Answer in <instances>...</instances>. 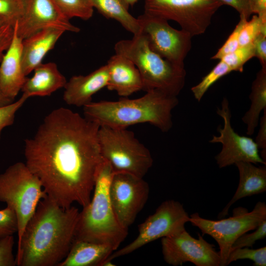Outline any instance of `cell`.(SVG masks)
<instances>
[{
	"label": "cell",
	"instance_id": "cell-32",
	"mask_svg": "<svg viewBox=\"0 0 266 266\" xmlns=\"http://www.w3.org/2000/svg\"><path fill=\"white\" fill-rule=\"evenodd\" d=\"M28 98L27 95L23 94L18 100L0 107V138L2 130L13 124L16 112Z\"/></svg>",
	"mask_w": 266,
	"mask_h": 266
},
{
	"label": "cell",
	"instance_id": "cell-13",
	"mask_svg": "<svg viewBox=\"0 0 266 266\" xmlns=\"http://www.w3.org/2000/svg\"><path fill=\"white\" fill-rule=\"evenodd\" d=\"M217 113L222 118L224 125L223 128H218L219 135H213L209 142L222 144L221 151L215 157L219 167H225L238 162L266 165L255 141L251 137L238 134L232 128L229 102L226 98H223L221 107L217 108Z\"/></svg>",
	"mask_w": 266,
	"mask_h": 266
},
{
	"label": "cell",
	"instance_id": "cell-31",
	"mask_svg": "<svg viewBox=\"0 0 266 266\" xmlns=\"http://www.w3.org/2000/svg\"><path fill=\"white\" fill-rule=\"evenodd\" d=\"M248 20L243 15H240L239 21L236 25L233 32L230 35L223 46L211 58V59L220 60L223 57L233 52L239 46V39L240 32L245 23Z\"/></svg>",
	"mask_w": 266,
	"mask_h": 266
},
{
	"label": "cell",
	"instance_id": "cell-21",
	"mask_svg": "<svg viewBox=\"0 0 266 266\" xmlns=\"http://www.w3.org/2000/svg\"><path fill=\"white\" fill-rule=\"evenodd\" d=\"M33 71V75L27 78L21 91L29 98L50 96L59 89L64 88L67 82L57 65L53 62L41 63Z\"/></svg>",
	"mask_w": 266,
	"mask_h": 266
},
{
	"label": "cell",
	"instance_id": "cell-34",
	"mask_svg": "<svg viewBox=\"0 0 266 266\" xmlns=\"http://www.w3.org/2000/svg\"><path fill=\"white\" fill-rule=\"evenodd\" d=\"M18 226L14 210L7 206L0 209V237L17 233Z\"/></svg>",
	"mask_w": 266,
	"mask_h": 266
},
{
	"label": "cell",
	"instance_id": "cell-30",
	"mask_svg": "<svg viewBox=\"0 0 266 266\" xmlns=\"http://www.w3.org/2000/svg\"><path fill=\"white\" fill-rule=\"evenodd\" d=\"M25 0H0V17L12 25L21 17Z\"/></svg>",
	"mask_w": 266,
	"mask_h": 266
},
{
	"label": "cell",
	"instance_id": "cell-33",
	"mask_svg": "<svg viewBox=\"0 0 266 266\" xmlns=\"http://www.w3.org/2000/svg\"><path fill=\"white\" fill-rule=\"evenodd\" d=\"M255 230V231L252 233H246L239 236L233 244L231 250L243 247H252L257 241L265 238L266 220L263 221Z\"/></svg>",
	"mask_w": 266,
	"mask_h": 266
},
{
	"label": "cell",
	"instance_id": "cell-3",
	"mask_svg": "<svg viewBox=\"0 0 266 266\" xmlns=\"http://www.w3.org/2000/svg\"><path fill=\"white\" fill-rule=\"evenodd\" d=\"M178 102L176 96L151 90L137 99L92 101L83 107L84 117L100 127L127 129L149 123L166 133L173 126L171 112Z\"/></svg>",
	"mask_w": 266,
	"mask_h": 266
},
{
	"label": "cell",
	"instance_id": "cell-5",
	"mask_svg": "<svg viewBox=\"0 0 266 266\" xmlns=\"http://www.w3.org/2000/svg\"><path fill=\"white\" fill-rule=\"evenodd\" d=\"M116 54L125 56L135 66L141 75L143 90H158L176 96L183 89L186 76L184 67L175 65L153 51L141 33L131 39L117 41Z\"/></svg>",
	"mask_w": 266,
	"mask_h": 266
},
{
	"label": "cell",
	"instance_id": "cell-12",
	"mask_svg": "<svg viewBox=\"0 0 266 266\" xmlns=\"http://www.w3.org/2000/svg\"><path fill=\"white\" fill-rule=\"evenodd\" d=\"M149 186L143 178L114 173L109 186L111 204L117 219L126 229L134 223L149 198Z\"/></svg>",
	"mask_w": 266,
	"mask_h": 266
},
{
	"label": "cell",
	"instance_id": "cell-38",
	"mask_svg": "<svg viewBox=\"0 0 266 266\" xmlns=\"http://www.w3.org/2000/svg\"><path fill=\"white\" fill-rule=\"evenodd\" d=\"M255 57L259 60L262 67H266V35L260 33L253 42Z\"/></svg>",
	"mask_w": 266,
	"mask_h": 266
},
{
	"label": "cell",
	"instance_id": "cell-20",
	"mask_svg": "<svg viewBox=\"0 0 266 266\" xmlns=\"http://www.w3.org/2000/svg\"><path fill=\"white\" fill-rule=\"evenodd\" d=\"M234 165L239 171L238 186L231 200L219 213L218 219L226 217L230 207L239 200L266 191V165L257 166L255 164L247 162H238Z\"/></svg>",
	"mask_w": 266,
	"mask_h": 266
},
{
	"label": "cell",
	"instance_id": "cell-18",
	"mask_svg": "<svg viewBox=\"0 0 266 266\" xmlns=\"http://www.w3.org/2000/svg\"><path fill=\"white\" fill-rule=\"evenodd\" d=\"M106 65L108 71L106 87L109 90L114 91L124 98L143 90L141 75L130 60L115 53L109 58Z\"/></svg>",
	"mask_w": 266,
	"mask_h": 266
},
{
	"label": "cell",
	"instance_id": "cell-11",
	"mask_svg": "<svg viewBox=\"0 0 266 266\" xmlns=\"http://www.w3.org/2000/svg\"><path fill=\"white\" fill-rule=\"evenodd\" d=\"M140 33L149 46L164 59L179 66L191 48L192 36L187 32L170 26L168 21L145 13L137 18Z\"/></svg>",
	"mask_w": 266,
	"mask_h": 266
},
{
	"label": "cell",
	"instance_id": "cell-7",
	"mask_svg": "<svg viewBox=\"0 0 266 266\" xmlns=\"http://www.w3.org/2000/svg\"><path fill=\"white\" fill-rule=\"evenodd\" d=\"M98 140L101 157L114 173L143 178L153 166L149 150L127 129L100 127Z\"/></svg>",
	"mask_w": 266,
	"mask_h": 266
},
{
	"label": "cell",
	"instance_id": "cell-14",
	"mask_svg": "<svg viewBox=\"0 0 266 266\" xmlns=\"http://www.w3.org/2000/svg\"><path fill=\"white\" fill-rule=\"evenodd\" d=\"M164 261L173 266L191 262L196 266H221V260L215 245L208 242L199 234L193 237L185 229L183 231L161 238Z\"/></svg>",
	"mask_w": 266,
	"mask_h": 266
},
{
	"label": "cell",
	"instance_id": "cell-40",
	"mask_svg": "<svg viewBox=\"0 0 266 266\" xmlns=\"http://www.w3.org/2000/svg\"><path fill=\"white\" fill-rule=\"evenodd\" d=\"M249 10L266 21V0H247Z\"/></svg>",
	"mask_w": 266,
	"mask_h": 266
},
{
	"label": "cell",
	"instance_id": "cell-4",
	"mask_svg": "<svg viewBox=\"0 0 266 266\" xmlns=\"http://www.w3.org/2000/svg\"><path fill=\"white\" fill-rule=\"evenodd\" d=\"M113 173L110 164L102 158L93 196L79 212L75 239L107 244L115 251L126 238L128 230L119 222L111 204L109 186Z\"/></svg>",
	"mask_w": 266,
	"mask_h": 266
},
{
	"label": "cell",
	"instance_id": "cell-43",
	"mask_svg": "<svg viewBox=\"0 0 266 266\" xmlns=\"http://www.w3.org/2000/svg\"><path fill=\"white\" fill-rule=\"evenodd\" d=\"M6 23L5 21L2 18L0 17V25Z\"/></svg>",
	"mask_w": 266,
	"mask_h": 266
},
{
	"label": "cell",
	"instance_id": "cell-8",
	"mask_svg": "<svg viewBox=\"0 0 266 266\" xmlns=\"http://www.w3.org/2000/svg\"><path fill=\"white\" fill-rule=\"evenodd\" d=\"M220 219H207L194 213L190 216L189 222L198 227L202 234L211 236L217 242L221 266H225L234 241L244 233L256 229L266 220V202L258 201L251 211L242 207L235 208L231 217Z\"/></svg>",
	"mask_w": 266,
	"mask_h": 266
},
{
	"label": "cell",
	"instance_id": "cell-26",
	"mask_svg": "<svg viewBox=\"0 0 266 266\" xmlns=\"http://www.w3.org/2000/svg\"><path fill=\"white\" fill-rule=\"evenodd\" d=\"M62 13L69 19L76 17L84 20L90 19L94 8L88 0H54Z\"/></svg>",
	"mask_w": 266,
	"mask_h": 266
},
{
	"label": "cell",
	"instance_id": "cell-36",
	"mask_svg": "<svg viewBox=\"0 0 266 266\" xmlns=\"http://www.w3.org/2000/svg\"><path fill=\"white\" fill-rule=\"evenodd\" d=\"M13 34V25L7 23L0 25V62L11 43Z\"/></svg>",
	"mask_w": 266,
	"mask_h": 266
},
{
	"label": "cell",
	"instance_id": "cell-15",
	"mask_svg": "<svg viewBox=\"0 0 266 266\" xmlns=\"http://www.w3.org/2000/svg\"><path fill=\"white\" fill-rule=\"evenodd\" d=\"M14 27L22 39L47 28L73 33L80 30L62 13L54 0H25L23 14Z\"/></svg>",
	"mask_w": 266,
	"mask_h": 266
},
{
	"label": "cell",
	"instance_id": "cell-19",
	"mask_svg": "<svg viewBox=\"0 0 266 266\" xmlns=\"http://www.w3.org/2000/svg\"><path fill=\"white\" fill-rule=\"evenodd\" d=\"M65 32L59 29L47 28L22 39V63L26 76L42 63Z\"/></svg>",
	"mask_w": 266,
	"mask_h": 266
},
{
	"label": "cell",
	"instance_id": "cell-9",
	"mask_svg": "<svg viewBox=\"0 0 266 266\" xmlns=\"http://www.w3.org/2000/svg\"><path fill=\"white\" fill-rule=\"evenodd\" d=\"M223 5L219 0H144V13L176 22L193 37L204 33Z\"/></svg>",
	"mask_w": 266,
	"mask_h": 266
},
{
	"label": "cell",
	"instance_id": "cell-42",
	"mask_svg": "<svg viewBox=\"0 0 266 266\" xmlns=\"http://www.w3.org/2000/svg\"><path fill=\"white\" fill-rule=\"evenodd\" d=\"M128 7L133 6L138 0H122Z\"/></svg>",
	"mask_w": 266,
	"mask_h": 266
},
{
	"label": "cell",
	"instance_id": "cell-10",
	"mask_svg": "<svg viewBox=\"0 0 266 266\" xmlns=\"http://www.w3.org/2000/svg\"><path fill=\"white\" fill-rule=\"evenodd\" d=\"M190 216L180 202L166 200L138 226L136 237L124 247L114 251L107 259L112 261L128 255L159 238L177 234L185 229Z\"/></svg>",
	"mask_w": 266,
	"mask_h": 266
},
{
	"label": "cell",
	"instance_id": "cell-24",
	"mask_svg": "<svg viewBox=\"0 0 266 266\" xmlns=\"http://www.w3.org/2000/svg\"><path fill=\"white\" fill-rule=\"evenodd\" d=\"M94 8L104 17L118 22L127 31L133 35L140 33L137 18L132 16L129 8L122 0H88Z\"/></svg>",
	"mask_w": 266,
	"mask_h": 266
},
{
	"label": "cell",
	"instance_id": "cell-17",
	"mask_svg": "<svg viewBox=\"0 0 266 266\" xmlns=\"http://www.w3.org/2000/svg\"><path fill=\"white\" fill-rule=\"evenodd\" d=\"M108 80L106 64L86 75L73 76L64 87L63 100L68 105L84 107L92 101L94 94L106 87Z\"/></svg>",
	"mask_w": 266,
	"mask_h": 266
},
{
	"label": "cell",
	"instance_id": "cell-6",
	"mask_svg": "<svg viewBox=\"0 0 266 266\" xmlns=\"http://www.w3.org/2000/svg\"><path fill=\"white\" fill-rule=\"evenodd\" d=\"M45 196L40 180L25 163L17 162L0 174V201L16 214L18 244L39 201Z\"/></svg>",
	"mask_w": 266,
	"mask_h": 266
},
{
	"label": "cell",
	"instance_id": "cell-29",
	"mask_svg": "<svg viewBox=\"0 0 266 266\" xmlns=\"http://www.w3.org/2000/svg\"><path fill=\"white\" fill-rule=\"evenodd\" d=\"M261 33L266 35V21L263 20L257 15L254 14L250 20L246 21L240 32L239 46L253 43Z\"/></svg>",
	"mask_w": 266,
	"mask_h": 266
},
{
	"label": "cell",
	"instance_id": "cell-35",
	"mask_svg": "<svg viewBox=\"0 0 266 266\" xmlns=\"http://www.w3.org/2000/svg\"><path fill=\"white\" fill-rule=\"evenodd\" d=\"M14 244L13 235L0 237V266H16V258L13 254Z\"/></svg>",
	"mask_w": 266,
	"mask_h": 266
},
{
	"label": "cell",
	"instance_id": "cell-37",
	"mask_svg": "<svg viewBox=\"0 0 266 266\" xmlns=\"http://www.w3.org/2000/svg\"><path fill=\"white\" fill-rule=\"evenodd\" d=\"M260 128L255 142L259 149L261 150L260 156L266 161V108L263 110V114L260 118Z\"/></svg>",
	"mask_w": 266,
	"mask_h": 266
},
{
	"label": "cell",
	"instance_id": "cell-2",
	"mask_svg": "<svg viewBox=\"0 0 266 266\" xmlns=\"http://www.w3.org/2000/svg\"><path fill=\"white\" fill-rule=\"evenodd\" d=\"M79 210L64 208L46 195L28 222L15 256L18 266H54L67 256L75 239Z\"/></svg>",
	"mask_w": 266,
	"mask_h": 266
},
{
	"label": "cell",
	"instance_id": "cell-16",
	"mask_svg": "<svg viewBox=\"0 0 266 266\" xmlns=\"http://www.w3.org/2000/svg\"><path fill=\"white\" fill-rule=\"evenodd\" d=\"M22 42L14 27L11 43L0 62V85L5 96L13 100L27 78L22 63Z\"/></svg>",
	"mask_w": 266,
	"mask_h": 266
},
{
	"label": "cell",
	"instance_id": "cell-39",
	"mask_svg": "<svg viewBox=\"0 0 266 266\" xmlns=\"http://www.w3.org/2000/svg\"><path fill=\"white\" fill-rule=\"evenodd\" d=\"M223 4L228 5L234 8L240 15H243L248 20L251 15L247 0H219Z\"/></svg>",
	"mask_w": 266,
	"mask_h": 266
},
{
	"label": "cell",
	"instance_id": "cell-25",
	"mask_svg": "<svg viewBox=\"0 0 266 266\" xmlns=\"http://www.w3.org/2000/svg\"><path fill=\"white\" fill-rule=\"evenodd\" d=\"M232 71L231 68L223 61L220 60L198 84L191 88V91L195 99L200 101L205 93L213 84Z\"/></svg>",
	"mask_w": 266,
	"mask_h": 266
},
{
	"label": "cell",
	"instance_id": "cell-23",
	"mask_svg": "<svg viewBox=\"0 0 266 266\" xmlns=\"http://www.w3.org/2000/svg\"><path fill=\"white\" fill-rule=\"evenodd\" d=\"M249 99L250 107L242 120L247 125L246 134L251 135L259 124L260 113L266 108V67H262L257 73L252 83Z\"/></svg>",
	"mask_w": 266,
	"mask_h": 266
},
{
	"label": "cell",
	"instance_id": "cell-28",
	"mask_svg": "<svg viewBox=\"0 0 266 266\" xmlns=\"http://www.w3.org/2000/svg\"><path fill=\"white\" fill-rule=\"evenodd\" d=\"M248 259L253 262V266H266V247L258 249H251L249 247L237 248L231 251L227 266L238 260Z\"/></svg>",
	"mask_w": 266,
	"mask_h": 266
},
{
	"label": "cell",
	"instance_id": "cell-41",
	"mask_svg": "<svg viewBox=\"0 0 266 266\" xmlns=\"http://www.w3.org/2000/svg\"><path fill=\"white\" fill-rule=\"evenodd\" d=\"M13 101L14 100L5 96L0 85V107L9 104Z\"/></svg>",
	"mask_w": 266,
	"mask_h": 266
},
{
	"label": "cell",
	"instance_id": "cell-1",
	"mask_svg": "<svg viewBox=\"0 0 266 266\" xmlns=\"http://www.w3.org/2000/svg\"><path fill=\"white\" fill-rule=\"evenodd\" d=\"M100 126L69 109L60 107L44 118L34 136L25 140V164L50 199L63 208L91 200L102 158Z\"/></svg>",
	"mask_w": 266,
	"mask_h": 266
},
{
	"label": "cell",
	"instance_id": "cell-22",
	"mask_svg": "<svg viewBox=\"0 0 266 266\" xmlns=\"http://www.w3.org/2000/svg\"><path fill=\"white\" fill-rule=\"evenodd\" d=\"M114 251L107 244L75 239L67 256L57 266H101Z\"/></svg>",
	"mask_w": 266,
	"mask_h": 266
},
{
	"label": "cell",
	"instance_id": "cell-27",
	"mask_svg": "<svg viewBox=\"0 0 266 266\" xmlns=\"http://www.w3.org/2000/svg\"><path fill=\"white\" fill-rule=\"evenodd\" d=\"M253 57H255V51L252 43L239 46L234 51L226 55L220 60L226 63L232 71L242 72L244 65Z\"/></svg>",
	"mask_w": 266,
	"mask_h": 266
}]
</instances>
